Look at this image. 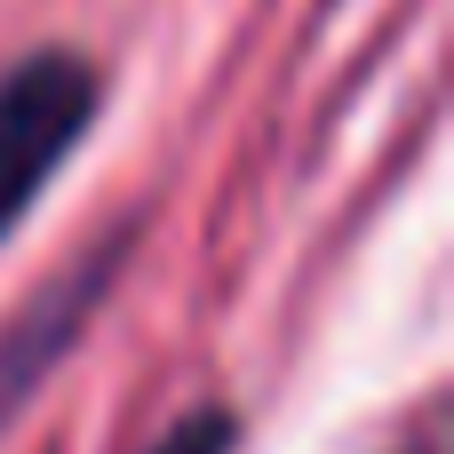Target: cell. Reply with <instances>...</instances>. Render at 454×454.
Segmentation results:
<instances>
[{"label":"cell","mask_w":454,"mask_h":454,"mask_svg":"<svg viewBox=\"0 0 454 454\" xmlns=\"http://www.w3.org/2000/svg\"><path fill=\"white\" fill-rule=\"evenodd\" d=\"M120 255H128V231L120 239H104L72 279H56V287H40L32 303H24V319L0 335V423L32 399V383L72 351V335L88 327V311H96V295L112 287V271H120Z\"/></svg>","instance_id":"2"},{"label":"cell","mask_w":454,"mask_h":454,"mask_svg":"<svg viewBox=\"0 0 454 454\" xmlns=\"http://www.w3.org/2000/svg\"><path fill=\"white\" fill-rule=\"evenodd\" d=\"M96 96H104V80L72 48H40L0 80V239L32 215V200L48 192L64 152L88 136Z\"/></svg>","instance_id":"1"},{"label":"cell","mask_w":454,"mask_h":454,"mask_svg":"<svg viewBox=\"0 0 454 454\" xmlns=\"http://www.w3.org/2000/svg\"><path fill=\"white\" fill-rule=\"evenodd\" d=\"M231 447H239V423L223 407H200V415H184L152 454H231Z\"/></svg>","instance_id":"3"}]
</instances>
